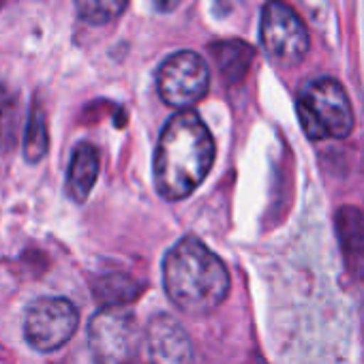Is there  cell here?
I'll return each instance as SVG.
<instances>
[{
	"label": "cell",
	"instance_id": "1",
	"mask_svg": "<svg viewBox=\"0 0 364 364\" xmlns=\"http://www.w3.org/2000/svg\"><path fill=\"white\" fill-rule=\"evenodd\" d=\"M215 139L193 109L173 114L161 131L154 152V187L167 202L189 198L213 169Z\"/></svg>",
	"mask_w": 364,
	"mask_h": 364
},
{
	"label": "cell",
	"instance_id": "2",
	"mask_svg": "<svg viewBox=\"0 0 364 364\" xmlns=\"http://www.w3.org/2000/svg\"><path fill=\"white\" fill-rule=\"evenodd\" d=\"M163 287L178 311L208 315L225 302L232 281L223 259L200 238L187 236L163 259Z\"/></svg>",
	"mask_w": 364,
	"mask_h": 364
},
{
	"label": "cell",
	"instance_id": "3",
	"mask_svg": "<svg viewBox=\"0 0 364 364\" xmlns=\"http://www.w3.org/2000/svg\"><path fill=\"white\" fill-rule=\"evenodd\" d=\"M298 120L309 139H345L353 131V109L343 84L334 77L306 82L296 101Z\"/></svg>",
	"mask_w": 364,
	"mask_h": 364
},
{
	"label": "cell",
	"instance_id": "4",
	"mask_svg": "<svg viewBox=\"0 0 364 364\" xmlns=\"http://www.w3.org/2000/svg\"><path fill=\"white\" fill-rule=\"evenodd\" d=\"M259 37L266 54L281 67L300 65L311 48L304 22L283 0H268L264 5Z\"/></svg>",
	"mask_w": 364,
	"mask_h": 364
},
{
	"label": "cell",
	"instance_id": "5",
	"mask_svg": "<svg viewBox=\"0 0 364 364\" xmlns=\"http://www.w3.org/2000/svg\"><path fill=\"white\" fill-rule=\"evenodd\" d=\"M139 341L135 317L122 309H101L88 323V347L97 364H131Z\"/></svg>",
	"mask_w": 364,
	"mask_h": 364
},
{
	"label": "cell",
	"instance_id": "6",
	"mask_svg": "<svg viewBox=\"0 0 364 364\" xmlns=\"http://www.w3.org/2000/svg\"><path fill=\"white\" fill-rule=\"evenodd\" d=\"M210 86L206 60L196 52H176L156 71V88L161 99L178 109H189L202 101Z\"/></svg>",
	"mask_w": 364,
	"mask_h": 364
},
{
	"label": "cell",
	"instance_id": "7",
	"mask_svg": "<svg viewBox=\"0 0 364 364\" xmlns=\"http://www.w3.org/2000/svg\"><path fill=\"white\" fill-rule=\"evenodd\" d=\"M80 326V311L67 298H39L24 315V336L37 351H56Z\"/></svg>",
	"mask_w": 364,
	"mask_h": 364
},
{
	"label": "cell",
	"instance_id": "8",
	"mask_svg": "<svg viewBox=\"0 0 364 364\" xmlns=\"http://www.w3.org/2000/svg\"><path fill=\"white\" fill-rule=\"evenodd\" d=\"M148 364H193V345L182 323L167 315H154L146 326Z\"/></svg>",
	"mask_w": 364,
	"mask_h": 364
},
{
	"label": "cell",
	"instance_id": "9",
	"mask_svg": "<svg viewBox=\"0 0 364 364\" xmlns=\"http://www.w3.org/2000/svg\"><path fill=\"white\" fill-rule=\"evenodd\" d=\"M334 225L349 277L364 281V215L355 206H343L334 217Z\"/></svg>",
	"mask_w": 364,
	"mask_h": 364
},
{
	"label": "cell",
	"instance_id": "10",
	"mask_svg": "<svg viewBox=\"0 0 364 364\" xmlns=\"http://www.w3.org/2000/svg\"><path fill=\"white\" fill-rule=\"evenodd\" d=\"M99 152L92 144L82 141L73 148L67 169V193L73 202L84 204L99 178Z\"/></svg>",
	"mask_w": 364,
	"mask_h": 364
},
{
	"label": "cell",
	"instance_id": "11",
	"mask_svg": "<svg viewBox=\"0 0 364 364\" xmlns=\"http://www.w3.org/2000/svg\"><path fill=\"white\" fill-rule=\"evenodd\" d=\"M92 291L103 309H122L124 304H131L139 298L141 285L131 274L114 272L97 277L92 281Z\"/></svg>",
	"mask_w": 364,
	"mask_h": 364
},
{
	"label": "cell",
	"instance_id": "12",
	"mask_svg": "<svg viewBox=\"0 0 364 364\" xmlns=\"http://www.w3.org/2000/svg\"><path fill=\"white\" fill-rule=\"evenodd\" d=\"M210 52H213V58H215L221 75L232 84L245 80V75L251 69V63L255 58V50L249 43L238 41V39L219 41L210 48Z\"/></svg>",
	"mask_w": 364,
	"mask_h": 364
},
{
	"label": "cell",
	"instance_id": "13",
	"mask_svg": "<svg viewBox=\"0 0 364 364\" xmlns=\"http://www.w3.org/2000/svg\"><path fill=\"white\" fill-rule=\"evenodd\" d=\"M20 120H22L20 95L5 80H0V152H9L16 148L20 137Z\"/></svg>",
	"mask_w": 364,
	"mask_h": 364
},
{
	"label": "cell",
	"instance_id": "14",
	"mask_svg": "<svg viewBox=\"0 0 364 364\" xmlns=\"http://www.w3.org/2000/svg\"><path fill=\"white\" fill-rule=\"evenodd\" d=\"M50 148V131H48V116L43 105L35 99L31 114H28V122H26V131H24V144H22V152L24 159L28 163H39L43 161V156L48 154Z\"/></svg>",
	"mask_w": 364,
	"mask_h": 364
},
{
	"label": "cell",
	"instance_id": "15",
	"mask_svg": "<svg viewBox=\"0 0 364 364\" xmlns=\"http://www.w3.org/2000/svg\"><path fill=\"white\" fill-rule=\"evenodd\" d=\"M129 5V0H75L77 14L84 22L101 26L116 20Z\"/></svg>",
	"mask_w": 364,
	"mask_h": 364
},
{
	"label": "cell",
	"instance_id": "16",
	"mask_svg": "<svg viewBox=\"0 0 364 364\" xmlns=\"http://www.w3.org/2000/svg\"><path fill=\"white\" fill-rule=\"evenodd\" d=\"M154 3V7H156V11H161V14H169V11H173L182 0H152Z\"/></svg>",
	"mask_w": 364,
	"mask_h": 364
},
{
	"label": "cell",
	"instance_id": "17",
	"mask_svg": "<svg viewBox=\"0 0 364 364\" xmlns=\"http://www.w3.org/2000/svg\"><path fill=\"white\" fill-rule=\"evenodd\" d=\"M0 5H3V0H0Z\"/></svg>",
	"mask_w": 364,
	"mask_h": 364
}]
</instances>
